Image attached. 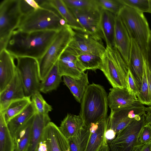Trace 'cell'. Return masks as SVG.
I'll return each mask as SVG.
<instances>
[{
	"label": "cell",
	"mask_w": 151,
	"mask_h": 151,
	"mask_svg": "<svg viewBox=\"0 0 151 151\" xmlns=\"http://www.w3.org/2000/svg\"><path fill=\"white\" fill-rule=\"evenodd\" d=\"M63 81L79 103H81L82 99L89 85L88 72H84L78 79L69 76H63Z\"/></svg>",
	"instance_id": "25"
},
{
	"label": "cell",
	"mask_w": 151,
	"mask_h": 151,
	"mask_svg": "<svg viewBox=\"0 0 151 151\" xmlns=\"http://www.w3.org/2000/svg\"><path fill=\"white\" fill-rule=\"evenodd\" d=\"M34 115L17 130L14 140V151H27L29 145Z\"/></svg>",
	"instance_id": "26"
},
{
	"label": "cell",
	"mask_w": 151,
	"mask_h": 151,
	"mask_svg": "<svg viewBox=\"0 0 151 151\" xmlns=\"http://www.w3.org/2000/svg\"><path fill=\"white\" fill-rule=\"evenodd\" d=\"M100 9V27L106 47H114L116 15L106 10Z\"/></svg>",
	"instance_id": "21"
},
{
	"label": "cell",
	"mask_w": 151,
	"mask_h": 151,
	"mask_svg": "<svg viewBox=\"0 0 151 151\" xmlns=\"http://www.w3.org/2000/svg\"><path fill=\"white\" fill-rule=\"evenodd\" d=\"M41 6L52 8L64 19L67 24L75 30L84 31L83 28L63 0H43Z\"/></svg>",
	"instance_id": "20"
},
{
	"label": "cell",
	"mask_w": 151,
	"mask_h": 151,
	"mask_svg": "<svg viewBox=\"0 0 151 151\" xmlns=\"http://www.w3.org/2000/svg\"><path fill=\"white\" fill-rule=\"evenodd\" d=\"M14 141L8 129L4 112H0V151H14Z\"/></svg>",
	"instance_id": "29"
},
{
	"label": "cell",
	"mask_w": 151,
	"mask_h": 151,
	"mask_svg": "<svg viewBox=\"0 0 151 151\" xmlns=\"http://www.w3.org/2000/svg\"><path fill=\"white\" fill-rule=\"evenodd\" d=\"M125 5L142 13L149 12V0H121Z\"/></svg>",
	"instance_id": "37"
},
{
	"label": "cell",
	"mask_w": 151,
	"mask_h": 151,
	"mask_svg": "<svg viewBox=\"0 0 151 151\" xmlns=\"http://www.w3.org/2000/svg\"><path fill=\"white\" fill-rule=\"evenodd\" d=\"M146 72L148 82L150 95L151 101V72L146 63Z\"/></svg>",
	"instance_id": "43"
},
{
	"label": "cell",
	"mask_w": 151,
	"mask_h": 151,
	"mask_svg": "<svg viewBox=\"0 0 151 151\" xmlns=\"http://www.w3.org/2000/svg\"><path fill=\"white\" fill-rule=\"evenodd\" d=\"M31 97L14 101L9 105L4 112V117L7 123L12 118L22 112L31 102Z\"/></svg>",
	"instance_id": "31"
},
{
	"label": "cell",
	"mask_w": 151,
	"mask_h": 151,
	"mask_svg": "<svg viewBox=\"0 0 151 151\" xmlns=\"http://www.w3.org/2000/svg\"><path fill=\"white\" fill-rule=\"evenodd\" d=\"M100 9L108 11L117 15L125 5L121 0H96Z\"/></svg>",
	"instance_id": "36"
},
{
	"label": "cell",
	"mask_w": 151,
	"mask_h": 151,
	"mask_svg": "<svg viewBox=\"0 0 151 151\" xmlns=\"http://www.w3.org/2000/svg\"><path fill=\"white\" fill-rule=\"evenodd\" d=\"M127 89L130 94L137 98V96L139 90L129 68L127 75Z\"/></svg>",
	"instance_id": "40"
},
{
	"label": "cell",
	"mask_w": 151,
	"mask_h": 151,
	"mask_svg": "<svg viewBox=\"0 0 151 151\" xmlns=\"http://www.w3.org/2000/svg\"><path fill=\"white\" fill-rule=\"evenodd\" d=\"M146 120V112L132 121L114 139L108 141L110 151H140L144 145L140 143L138 137Z\"/></svg>",
	"instance_id": "8"
},
{
	"label": "cell",
	"mask_w": 151,
	"mask_h": 151,
	"mask_svg": "<svg viewBox=\"0 0 151 151\" xmlns=\"http://www.w3.org/2000/svg\"><path fill=\"white\" fill-rule=\"evenodd\" d=\"M35 114L34 106L32 102L21 113L14 117L7 123L10 134L14 139L19 128Z\"/></svg>",
	"instance_id": "27"
},
{
	"label": "cell",
	"mask_w": 151,
	"mask_h": 151,
	"mask_svg": "<svg viewBox=\"0 0 151 151\" xmlns=\"http://www.w3.org/2000/svg\"><path fill=\"white\" fill-rule=\"evenodd\" d=\"M149 4H150V10L149 12L151 13V0H149Z\"/></svg>",
	"instance_id": "47"
},
{
	"label": "cell",
	"mask_w": 151,
	"mask_h": 151,
	"mask_svg": "<svg viewBox=\"0 0 151 151\" xmlns=\"http://www.w3.org/2000/svg\"><path fill=\"white\" fill-rule=\"evenodd\" d=\"M107 96L108 105L111 110L119 109L129 106L138 100L126 88L112 87Z\"/></svg>",
	"instance_id": "19"
},
{
	"label": "cell",
	"mask_w": 151,
	"mask_h": 151,
	"mask_svg": "<svg viewBox=\"0 0 151 151\" xmlns=\"http://www.w3.org/2000/svg\"><path fill=\"white\" fill-rule=\"evenodd\" d=\"M84 122L80 115L68 114L62 121L59 130L67 139L77 135L85 126Z\"/></svg>",
	"instance_id": "24"
},
{
	"label": "cell",
	"mask_w": 151,
	"mask_h": 151,
	"mask_svg": "<svg viewBox=\"0 0 151 151\" xmlns=\"http://www.w3.org/2000/svg\"><path fill=\"white\" fill-rule=\"evenodd\" d=\"M70 10H82L99 8L96 0H63Z\"/></svg>",
	"instance_id": "35"
},
{
	"label": "cell",
	"mask_w": 151,
	"mask_h": 151,
	"mask_svg": "<svg viewBox=\"0 0 151 151\" xmlns=\"http://www.w3.org/2000/svg\"><path fill=\"white\" fill-rule=\"evenodd\" d=\"M74 31L72 40L68 45L69 47L78 55L86 53L102 57L106 49L102 41L84 31Z\"/></svg>",
	"instance_id": "11"
},
{
	"label": "cell",
	"mask_w": 151,
	"mask_h": 151,
	"mask_svg": "<svg viewBox=\"0 0 151 151\" xmlns=\"http://www.w3.org/2000/svg\"><path fill=\"white\" fill-rule=\"evenodd\" d=\"M15 58L4 49L0 52V93L10 83L17 71Z\"/></svg>",
	"instance_id": "17"
},
{
	"label": "cell",
	"mask_w": 151,
	"mask_h": 151,
	"mask_svg": "<svg viewBox=\"0 0 151 151\" xmlns=\"http://www.w3.org/2000/svg\"><path fill=\"white\" fill-rule=\"evenodd\" d=\"M116 133L114 131L111 129H106L105 137L108 141H110L114 139L115 138Z\"/></svg>",
	"instance_id": "42"
},
{
	"label": "cell",
	"mask_w": 151,
	"mask_h": 151,
	"mask_svg": "<svg viewBox=\"0 0 151 151\" xmlns=\"http://www.w3.org/2000/svg\"><path fill=\"white\" fill-rule=\"evenodd\" d=\"M74 30L68 24L58 31L54 40L38 62L40 81H43L72 41Z\"/></svg>",
	"instance_id": "6"
},
{
	"label": "cell",
	"mask_w": 151,
	"mask_h": 151,
	"mask_svg": "<svg viewBox=\"0 0 151 151\" xmlns=\"http://www.w3.org/2000/svg\"><path fill=\"white\" fill-rule=\"evenodd\" d=\"M62 77L60 73L57 61L44 80L41 82L40 91L46 93L56 90L62 81Z\"/></svg>",
	"instance_id": "28"
},
{
	"label": "cell",
	"mask_w": 151,
	"mask_h": 151,
	"mask_svg": "<svg viewBox=\"0 0 151 151\" xmlns=\"http://www.w3.org/2000/svg\"><path fill=\"white\" fill-rule=\"evenodd\" d=\"M138 140L142 145L151 142V124L146 123L139 134Z\"/></svg>",
	"instance_id": "38"
},
{
	"label": "cell",
	"mask_w": 151,
	"mask_h": 151,
	"mask_svg": "<svg viewBox=\"0 0 151 151\" xmlns=\"http://www.w3.org/2000/svg\"><path fill=\"white\" fill-rule=\"evenodd\" d=\"M17 60V68L22 81L25 95L31 97L40 91V83L38 60L29 57H20Z\"/></svg>",
	"instance_id": "9"
},
{
	"label": "cell",
	"mask_w": 151,
	"mask_h": 151,
	"mask_svg": "<svg viewBox=\"0 0 151 151\" xmlns=\"http://www.w3.org/2000/svg\"><path fill=\"white\" fill-rule=\"evenodd\" d=\"M23 16L20 0H4L0 4V52L5 49Z\"/></svg>",
	"instance_id": "7"
},
{
	"label": "cell",
	"mask_w": 151,
	"mask_h": 151,
	"mask_svg": "<svg viewBox=\"0 0 151 151\" xmlns=\"http://www.w3.org/2000/svg\"><path fill=\"white\" fill-rule=\"evenodd\" d=\"M145 61L146 60L140 48L136 41L131 39L128 66L139 90L142 83Z\"/></svg>",
	"instance_id": "16"
},
{
	"label": "cell",
	"mask_w": 151,
	"mask_h": 151,
	"mask_svg": "<svg viewBox=\"0 0 151 151\" xmlns=\"http://www.w3.org/2000/svg\"><path fill=\"white\" fill-rule=\"evenodd\" d=\"M25 97L22 81L17 69L12 80L0 93V112H4L12 101Z\"/></svg>",
	"instance_id": "15"
},
{
	"label": "cell",
	"mask_w": 151,
	"mask_h": 151,
	"mask_svg": "<svg viewBox=\"0 0 151 151\" xmlns=\"http://www.w3.org/2000/svg\"><path fill=\"white\" fill-rule=\"evenodd\" d=\"M100 69L113 87L127 88L129 68L116 47H106Z\"/></svg>",
	"instance_id": "5"
},
{
	"label": "cell",
	"mask_w": 151,
	"mask_h": 151,
	"mask_svg": "<svg viewBox=\"0 0 151 151\" xmlns=\"http://www.w3.org/2000/svg\"><path fill=\"white\" fill-rule=\"evenodd\" d=\"M78 55L68 46L58 61L60 75L79 78L85 70L78 58Z\"/></svg>",
	"instance_id": "13"
},
{
	"label": "cell",
	"mask_w": 151,
	"mask_h": 151,
	"mask_svg": "<svg viewBox=\"0 0 151 151\" xmlns=\"http://www.w3.org/2000/svg\"><path fill=\"white\" fill-rule=\"evenodd\" d=\"M31 102L35 108V113L48 114L51 111L52 108L45 100L40 91L35 92L31 96Z\"/></svg>",
	"instance_id": "33"
},
{
	"label": "cell",
	"mask_w": 151,
	"mask_h": 151,
	"mask_svg": "<svg viewBox=\"0 0 151 151\" xmlns=\"http://www.w3.org/2000/svg\"><path fill=\"white\" fill-rule=\"evenodd\" d=\"M146 123H150L151 124V105L146 107Z\"/></svg>",
	"instance_id": "45"
},
{
	"label": "cell",
	"mask_w": 151,
	"mask_h": 151,
	"mask_svg": "<svg viewBox=\"0 0 151 151\" xmlns=\"http://www.w3.org/2000/svg\"><path fill=\"white\" fill-rule=\"evenodd\" d=\"M41 139L45 143L47 151H71L68 139L52 122L45 128Z\"/></svg>",
	"instance_id": "14"
},
{
	"label": "cell",
	"mask_w": 151,
	"mask_h": 151,
	"mask_svg": "<svg viewBox=\"0 0 151 151\" xmlns=\"http://www.w3.org/2000/svg\"><path fill=\"white\" fill-rule=\"evenodd\" d=\"M107 96L101 85L93 83L89 85L81 103L79 113L85 126L90 127L107 118Z\"/></svg>",
	"instance_id": "2"
},
{
	"label": "cell",
	"mask_w": 151,
	"mask_h": 151,
	"mask_svg": "<svg viewBox=\"0 0 151 151\" xmlns=\"http://www.w3.org/2000/svg\"><path fill=\"white\" fill-rule=\"evenodd\" d=\"M67 24L65 20L54 9L41 7L23 15L17 29L26 32H58Z\"/></svg>",
	"instance_id": "3"
},
{
	"label": "cell",
	"mask_w": 151,
	"mask_h": 151,
	"mask_svg": "<svg viewBox=\"0 0 151 151\" xmlns=\"http://www.w3.org/2000/svg\"><path fill=\"white\" fill-rule=\"evenodd\" d=\"M117 15L122 20L130 38L135 40L140 48L146 59L151 31L143 13L125 5Z\"/></svg>",
	"instance_id": "4"
},
{
	"label": "cell",
	"mask_w": 151,
	"mask_h": 151,
	"mask_svg": "<svg viewBox=\"0 0 151 151\" xmlns=\"http://www.w3.org/2000/svg\"><path fill=\"white\" fill-rule=\"evenodd\" d=\"M90 132V127L85 125L77 135L68 139L71 151H86Z\"/></svg>",
	"instance_id": "30"
},
{
	"label": "cell",
	"mask_w": 151,
	"mask_h": 151,
	"mask_svg": "<svg viewBox=\"0 0 151 151\" xmlns=\"http://www.w3.org/2000/svg\"><path fill=\"white\" fill-rule=\"evenodd\" d=\"M97 151H110L108 143V141L106 138Z\"/></svg>",
	"instance_id": "44"
},
{
	"label": "cell",
	"mask_w": 151,
	"mask_h": 151,
	"mask_svg": "<svg viewBox=\"0 0 151 151\" xmlns=\"http://www.w3.org/2000/svg\"><path fill=\"white\" fill-rule=\"evenodd\" d=\"M115 47L128 66L131 46V38L118 15L116 16L115 19Z\"/></svg>",
	"instance_id": "18"
},
{
	"label": "cell",
	"mask_w": 151,
	"mask_h": 151,
	"mask_svg": "<svg viewBox=\"0 0 151 151\" xmlns=\"http://www.w3.org/2000/svg\"><path fill=\"white\" fill-rule=\"evenodd\" d=\"M146 109V107L137 100L129 106L111 110L108 117L107 129L113 130L116 135L132 121L145 113Z\"/></svg>",
	"instance_id": "10"
},
{
	"label": "cell",
	"mask_w": 151,
	"mask_h": 151,
	"mask_svg": "<svg viewBox=\"0 0 151 151\" xmlns=\"http://www.w3.org/2000/svg\"><path fill=\"white\" fill-rule=\"evenodd\" d=\"M138 101L143 105H151L148 80L146 72V60L145 63L142 83L137 96Z\"/></svg>",
	"instance_id": "34"
},
{
	"label": "cell",
	"mask_w": 151,
	"mask_h": 151,
	"mask_svg": "<svg viewBox=\"0 0 151 151\" xmlns=\"http://www.w3.org/2000/svg\"><path fill=\"white\" fill-rule=\"evenodd\" d=\"M145 60L147 65L151 72V35L147 44V55Z\"/></svg>",
	"instance_id": "41"
},
{
	"label": "cell",
	"mask_w": 151,
	"mask_h": 151,
	"mask_svg": "<svg viewBox=\"0 0 151 151\" xmlns=\"http://www.w3.org/2000/svg\"><path fill=\"white\" fill-rule=\"evenodd\" d=\"M48 114L35 113L32 124L30 144L27 151H37L45 128L50 122Z\"/></svg>",
	"instance_id": "22"
},
{
	"label": "cell",
	"mask_w": 151,
	"mask_h": 151,
	"mask_svg": "<svg viewBox=\"0 0 151 151\" xmlns=\"http://www.w3.org/2000/svg\"><path fill=\"white\" fill-rule=\"evenodd\" d=\"M78 58L85 69L95 70L100 69L102 64V57L92 54L84 53L78 55Z\"/></svg>",
	"instance_id": "32"
},
{
	"label": "cell",
	"mask_w": 151,
	"mask_h": 151,
	"mask_svg": "<svg viewBox=\"0 0 151 151\" xmlns=\"http://www.w3.org/2000/svg\"><path fill=\"white\" fill-rule=\"evenodd\" d=\"M100 9L92 8L70 10L83 28L84 32L101 41L104 40L101 30Z\"/></svg>",
	"instance_id": "12"
},
{
	"label": "cell",
	"mask_w": 151,
	"mask_h": 151,
	"mask_svg": "<svg viewBox=\"0 0 151 151\" xmlns=\"http://www.w3.org/2000/svg\"><path fill=\"white\" fill-rule=\"evenodd\" d=\"M140 151H151V142L144 145Z\"/></svg>",
	"instance_id": "46"
},
{
	"label": "cell",
	"mask_w": 151,
	"mask_h": 151,
	"mask_svg": "<svg viewBox=\"0 0 151 151\" xmlns=\"http://www.w3.org/2000/svg\"><path fill=\"white\" fill-rule=\"evenodd\" d=\"M20 4L23 15L41 7L36 0H20Z\"/></svg>",
	"instance_id": "39"
},
{
	"label": "cell",
	"mask_w": 151,
	"mask_h": 151,
	"mask_svg": "<svg viewBox=\"0 0 151 151\" xmlns=\"http://www.w3.org/2000/svg\"><path fill=\"white\" fill-rule=\"evenodd\" d=\"M58 32H26L16 29L11 35L5 49L15 58L29 57L38 60L46 52Z\"/></svg>",
	"instance_id": "1"
},
{
	"label": "cell",
	"mask_w": 151,
	"mask_h": 151,
	"mask_svg": "<svg viewBox=\"0 0 151 151\" xmlns=\"http://www.w3.org/2000/svg\"><path fill=\"white\" fill-rule=\"evenodd\" d=\"M108 118L91 124V132L86 151H97L105 139Z\"/></svg>",
	"instance_id": "23"
}]
</instances>
